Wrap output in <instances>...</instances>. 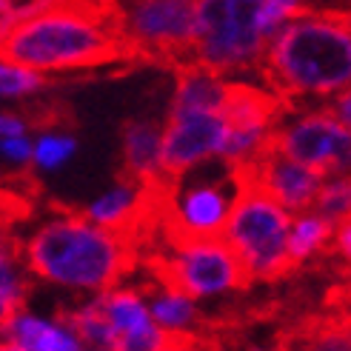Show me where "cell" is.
Listing matches in <instances>:
<instances>
[{
  "label": "cell",
  "instance_id": "cell-1",
  "mask_svg": "<svg viewBox=\"0 0 351 351\" xmlns=\"http://www.w3.org/2000/svg\"><path fill=\"white\" fill-rule=\"evenodd\" d=\"M0 55L34 72H72L140 60L126 34L120 0H63L3 34Z\"/></svg>",
  "mask_w": 351,
  "mask_h": 351
},
{
  "label": "cell",
  "instance_id": "cell-2",
  "mask_svg": "<svg viewBox=\"0 0 351 351\" xmlns=\"http://www.w3.org/2000/svg\"><path fill=\"white\" fill-rule=\"evenodd\" d=\"M257 72L289 103L340 95L351 86V32L331 12H306L280 29Z\"/></svg>",
  "mask_w": 351,
  "mask_h": 351
},
{
  "label": "cell",
  "instance_id": "cell-3",
  "mask_svg": "<svg viewBox=\"0 0 351 351\" xmlns=\"http://www.w3.org/2000/svg\"><path fill=\"white\" fill-rule=\"evenodd\" d=\"M26 269L75 289L109 291L140 263V252L120 234L92 223L83 212L49 220L23 245Z\"/></svg>",
  "mask_w": 351,
  "mask_h": 351
},
{
  "label": "cell",
  "instance_id": "cell-4",
  "mask_svg": "<svg viewBox=\"0 0 351 351\" xmlns=\"http://www.w3.org/2000/svg\"><path fill=\"white\" fill-rule=\"evenodd\" d=\"M263 6L266 0H200L195 63L223 77L260 69L271 46Z\"/></svg>",
  "mask_w": 351,
  "mask_h": 351
},
{
  "label": "cell",
  "instance_id": "cell-5",
  "mask_svg": "<svg viewBox=\"0 0 351 351\" xmlns=\"http://www.w3.org/2000/svg\"><path fill=\"white\" fill-rule=\"evenodd\" d=\"M237 189L240 191L223 240L243 260L252 283L257 280L274 283L280 277H289L294 271V263L289 260V237L294 226L291 212L254 186L237 183Z\"/></svg>",
  "mask_w": 351,
  "mask_h": 351
},
{
  "label": "cell",
  "instance_id": "cell-6",
  "mask_svg": "<svg viewBox=\"0 0 351 351\" xmlns=\"http://www.w3.org/2000/svg\"><path fill=\"white\" fill-rule=\"evenodd\" d=\"M140 263L166 291L180 297H206L229 289H249L252 274L232 245L220 240H197L183 249H149Z\"/></svg>",
  "mask_w": 351,
  "mask_h": 351
},
{
  "label": "cell",
  "instance_id": "cell-7",
  "mask_svg": "<svg viewBox=\"0 0 351 351\" xmlns=\"http://www.w3.org/2000/svg\"><path fill=\"white\" fill-rule=\"evenodd\" d=\"M200 0H120L126 34L140 60L178 69L195 63Z\"/></svg>",
  "mask_w": 351,
  "mask_h": 351
},
{
  "label": "cell",
  "instance_id": "cell-8",
  "mask_svg": "<svg viewBox=\"0 0 351 351\" xmlns=\"http://www.w3.org/2000/svg\"><path fill=\"white\" fill-rule=\"evenodd\" d=\"M291 109L294 103L271 89H260L245 80H229L223 100V117L229 123V134H226L220 160L226 166H237L254 157Z\"/></svg>",
  "mask_w": 351,
  "mask_h": 351
},
{
  "label": "cell",
  "instance_id": "cell-9",
  "mask_svg": "<svg viewBox=\"0 0 351 351\" xmlns=\"http://www.w3.org/2000/svg\"><path fill=\"white\" fill-rule=\"evenodd\" d=\"M271 143L294 163L323 178L326 174L351 178V129H346L328 109L300 114L294 123L274 129Z\"/></svg>",
  "mask_w": 351,
  "mask_h": 351
},
{
  "label": "cell",
  "instance_id": "cell-10",
  "mask_svg": "<svg viewBox=\"0 0 351 351\" xmlns=\"http://www.w3.org/2000/svg\"><path fill=\"white\" fill-rule=\"evenodd\" d=\"M229 169L240 186H254L260 191H266L269 197H274L291 215H308L314 203H317L320 189L326 186L323 174L294 163L291 157L277 152L271 143V134L257 149L254 157H249L245 163L229 166Z\"/></svg>",
  "mask_w": 351,
  "mask_h": 351
},
{
  "label": "cell",
  "instance_id": "cell-11",
  "mask_svg": "<svg viewBox=\"0 0 351 351\" xmlns=\"http://www.w3.org/2000/svg\"><path fill=\"white\" fill-rule=\"evenodd\" d=\"M229 123L220 112H174L169 109V120L163 129V174L180 183L189 169L223 152Z\"/></svg>",
  "mask_w": 351,
  "mask_h": 351
},
{
  "label": "cell",
  "instance_id": "cell-12",
  "mask_svg": "<svg viewBox=\"0 0 351 351\" xmlns=\"http://www.w3.org/2000/svg\"><path fill=\"white\" fill-rule=\"evenodd\" d=\"M123 137V171L120 180L134 186H152L169 180L163 174V134L157 132L152 120H126L120 129Z\"/></svg>",
  "mask_w": 351,
  "mask_h": 351
},
{
  "label": "cell",
  "instance_id": "cell-13",
  "mask_svg": "<svg viewBox=\"0 0 351 351\" xmlns=\"http://www.w3.org/2000/svg\"><path fill=\"white\" fill-rule=\"evenodd\" d=\"M174 97L171 109L174 112H220L223 114V100H226V80L223 75L212 72L200 63H186L174 69Z\"/></svg>",
  "mask_w": 351,
  "mask_h": 351
},
{
  "label": "cell",
  "instance_id": "cell-14",
  "mask_svg": "<svg viewBox=\"0 0 351 351\" xmlns=\"http://www.w3.org/2000/svg\"><path fill=\"white\" fill-rule=\"evenodd\" d=\"M58 323L69 328L72 335L83 343L86 351H120V335L114 323L109 320V314L100 308V303H89L75 311H60Z\"/></svg>",
  "mask_w": 351,
  "mask_h": 351
},
{
  "label": "cell",
  "instance_id": "cell-15",
  "mask_svg": "<svg viewBox=\"0 0 351 351\" xmlns=\"http://www.w3.org/2000/svg\"><path fill=\"white\" fill-rule=\"evenodd\" d=\"M6 343L21 346L26 351H86L83 343L72 335L69 328H63L60 323H43L38 317H17L9 328H3Z\"/></svg>",
  "mask_w": 351,
  "mask_h": 351
},
{
  "label": "cell",
  "instance_id": "cell-16",
  "mask_svg": "<svg viewBox=\"0 0 351 351\" xmlns=\"http://www.w3.org/2000/svg\"><path fill=\"white\" fill-rule=\"evenodd\" d=\"M100 308L109 314V320L114 323L120 337H132V335H152L160 326L154 323V317L146 311L143 300H140V291L134 289H123V291H109L97 297Z\"/></svg>",
  "mask_w": 351,
  "mask_h": 351
},
{
  "label": "cell",
  "instance_id": "cell-17",
  "mask_svg": "<svg viewBox=\"0 0 351 351\" xmlns=\"http://www.w3.org/2000/svg\"><path fill=\"white\" fill-rule=\"evenodd\" d=\"M335 223H328L320 215H300L291 226V237H289V260L297 266H303V260H308L311 254L323 252L328 240H335Z\"/></svg>",
  "mask_w": 351,
  "mask_h": 351
},
{
  "label": "cell",
  "instance_id": "cell-18",
  "mask_svg": "<svg viewBox=\"0 0 351 351\" xmlns=\"http://www.w3.org/2000/svg\"><path fill=\"white\" fill-rule=\"evenodd\" d=\"M152 317H154V323L160 328L183 331L186 326H191L197 320V308L191 306L189 297L163 291V294H157L152 300Z\"/></svg>",
  "mask_w": 351,
  "mask_h": 351
},
{
  "label": "cell",
  "instance_id": "cell-19",
  "mask_svg": "<svg viewBox=\"0 0 351 351\" xmlns=\"http://www.w3.org/2000/svg\"><path fill=\"white\" fill-rule=\"evenodd\" d=\"M311 212L326 217L328 223H346L351 217V178H337L326 183Z\"/></svg>",
  "mask_w": 351,
  "mask_h": 351
},
{
  "label": "cell",
  "instance_id": "cell-20",
  "mask_svg": "<svg viewBox=\"0 0 351 351\" xmlns=\"http://www.w3.org/2000/svg\"><path fill=\"white\" fill-rule=\"evenodd\" d=\"M63 0H0V32H12L14 26H21L26 21H34L55 6H60Z\"/></svg>",
  "mask_w": 351,
  "mask_h": 351
},
{
  "label": "cell",
  "instance_id": "cell-21",
  "mask_svg": "<svg viewBox=\"0 0 351 351\" xmlns=\"http://www.w3.org/2000/svg\"><path fill=\"white\" fill-rule=\"evenodd\" d=\"M46 86V77L34 69H26V66H17V63H6L0 66V89H3L6 97H23V95H32Z\"/></svg>",
  "mask_w": 351,
  "mask_h": 351
},
{
  "label": "cell",
  "instance_id": "cell-22",
  "mask_svg": "<svg viewBox=\"0 0 351 351\" xmlns=\"http://www.w3.org/2000/svg\"><path fill=\"white\" fill-rule=\"evenodd\" d=\"M157 351H223V346L215 340L212 331H195V328L169 331V328H163Z\"/></svg>",
  "mask_w": 351,
  "mask_h": 351
},
{
  "label": "cell",
  "instance_id": "cell-23",
  "mask_svg": "<svg viewBox=\"0 0 351 351\" xmlns=\"http://www.w3.org/2000/svg\"><path fill=\"white\" fill-rule=\"evenodd\" d=\"M75 152V140L72 137H60V134H46L38 146H34V166L40 169H58L66 163Z\"/></svg>",
  "mask_w": 351,
  "mask_h": 351
},
{
  "label": "cell",
  "instance_id": "cell-24",
  "mask_svg": "<svg viewBox=\"0 0 351 351\" xmlns=\"http://www.w3.org/2000/svg\"><path fill=\"white\" fill-rule=\"evenodd\" d=\"M26 123L32 129H55V126H72V112L60 103H46V106L38 109H26Z\"/></svg>",
  "mask_w": 351,
  "mask_h": 351
},
{
  "label": "cell",
  "instance_id": "cell-25",
  "mask_svg": "<svg viewBox=\"0 0 351 351\" xmlns=\"http://www.w3.org/2000/svg\"><path fill=\"white\" fill-rule=\"evenodd\" d=\"M3 154H6V160H14V163L34 160V149L26 137H3Z\"/></svg>",
  "mask_w": 351,
  "mask_h": 351
},
{
  "label": "cell",
  "instance_id": "cell-26",
  "mask_svg": "<svg viewBox=\"0 0 351 351\" xmlns=\"http://www.w3.org/2000/svg\"><path fill=\"white\" fill-rule=\"evenodd\" d=\"M323 109H328L331 114H335V117L343 123L346 129H351V86H348L346 92H340V95L331 97V103H326Z\"/></svg>",
  "mask_w": 351,
  "mask_h": 351
},
{
  "label": "cell",
  "instance_id": "cell-27",
  "mask_svg": "<svg viewBox=\"0 0 351 351\" xmlns=\"http://www.w3.org/2000/svg\"><path fill=\"white\" fill-rule=\"evenodd\" d=\"M0 129H3V137H23L29 123L23 114H14V112H6L3 117H0Z\"/></svg>",
  "mask_w": 351,
  "mask_h": 351
},
{
  "label": "cell",
  "instance_id": "cell-28",
  "mask_svg": "<svg viewBox=\"0 0 351 351\" xmlns=\"http://www.w3.org/2000/svg\"><path fill=\"white\" fill-rule=\"evenodd\" d=\"M335 252L351 263V217L346 223L337 226V234H335Z\"/></svg>",
  "mask_w": 351,
  "mask_h": 351
},
{
  "label": "cell",
  "instance_id": "cell-29",
  "mask_svg": "<svg viewBox=\"0 0 351 351\" xmlns=\"http://www.w3.org/2000/svg\"><path fill=\"white\" fill-rule=\"evenodd\" d=\"M331 14H335L337 17V21L351 32V9H340V12H331Z\"/></svg>",
  "mask_w": 351,
  "mask_h": 351
},
{
  "label": "cell",
  "instance_id": "cell-30",
  "mask_svg": "<svg viewBox=\"0 0 351 351\" xmlns=\"http://www.w3.org/2000/svg\"><path fill=\"white\" fill-rule=\"evenodd\" d=\"M3 351H26V348H21V346H12V343H3Z\"/></svg>",
  "mask_w": 351,
  "mask_h": 351
}]
</instances>
